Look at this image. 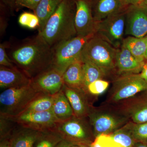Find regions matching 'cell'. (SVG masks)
<instances>
[{"label":"cell","instance_id":"1","mask_svg":"<svg viewBox=\"0 0 147 147\" xmlns=\"http://www.w3.org/2000/svg\"><path fill=\"white\" fill-rule=\"evenodd\" d=\"M9 56L16 66L31 79L53 66V48L38 34L26 40Z\"/></svg>","mask_w":147,"mask_h":147},{"label":"cell","instance_id":"2","mask_svg":"<svg viewBox=\"0 0 147 147\" xmlns=\"http://www.w3.org/2000/svg\"><path fill=\"white\" fill-rule=\"evenodd\" d=\"M74 0H62L38 34L54 48L63 41L76 36Z\"/></svg>","mask_w":147,"mask_h":147},{"label":"cell","instance_id":"3","mask_svg":"<svg viewBox=\"0 0 147 147\" xmlns=\"http://www.w3.org/2000/svg\"><path fill=\"white\" fill-rule=\"evenodd\" d=\"M43 94L37 90L31 83L25 86L5 90L0 94L1 117H9L18 115L33 100Z\"/></svg>","mask_w":147,"mask_h":147},{"label":"cell","instance_id":"4","mask_svg":"<svg viewBox=\"0 0 147 147\" xmlns=\"http://www.w3.org/2000/svg\"><path fill=\"white\" fill-rule=\"evenodd\" d=\"M117 52V49L94 34L84 45L81 57L107 72L116 68Z\"/></svg>","mask_w":147,"mask_h":147},{"label":"cell","instance_id":"5","mask_svg":"<svg viewBox=\"0 0 147 147\" xmlns=\"http://www.w3.org/2000/svg\"><path fill=\"white\" fill-rule=\"evenodd\" d=\"M94 35L87 36H76L56 45L53 48L52 67L63 74L70 65L81 59L84 45Z\"/></svg>","mask_w":147,"mask_h":147},{"label":"cell","instance_id":"6","mask_svg":"<svg viewBox=\"0 0 147 147\" xmlns=\"http://www.w3.org/2000/svg\"><path fill=\"white\" fill-rule=\"evenodd\" d=\"M126 9L96 23L95 34L116 49L121 46L124 38Z\"/></svg>","mask_w":147,"mask_h":147},{"label":"cell","instance_id":"7","mask_svg":"<svg viewBox=\"0 0 147 147\" xmlns=\"http://www.w3.org/2000/svg\"><path fill=\"white\" fill-rule=\"evenodd\" d=\"M5 118L21 126L40 131L55 130L60 122L52 110L37 113H23L17 116Z\"/></svg>","mask_w":147,"mask_h":147},{"label":"cell","instance_id":"8","mask_svg":"<svg viewBox=\"0 0 147 147\" xmlns=\"http://www.w3.org/2000/svg\"><path fill=\"white\" fill-rule=\"evenodd\" d=\"M125 35L137 38L147 36V6L140 4L127 7Z\"/></svg>","mask_w":147,"mask_h":147},{"label":"cell","instance_id":"9","mask_svg":"<svg viewBox=\"0 0 147 147\" xmlns=\"http://www.w3.org/2000/svg\"><path fill=\"white\" fill-rule=\"evenodd\" d=\"M76 6L75 28L77 36H87L95 33L96 22L93 15L92 0H74Z\"/></svg>","mask_w":147,"mask_h":147},{"label":"cell","instance_id":"10","mask_svg":"<svg viewBox=\"0 0 147 147\" xmlns=\"http://www.w3.org/2000/svg\"><path fill=\"white\" fill-rule=\"evenodd\" d=\"M146 90H147V82L142 79L140 74H126L116 81L112 99L117 102L132 97Z\"/></svg>","mask_w":147,"mask_h":147},{"label":"cell","instance_id":"11","mask_svg":"<svg viewBox=\"0 0 147 147\" xmlns=\"http://www.w3.org/2000/svg\"><path fill=\"white\" fill-rule=\"evenodd\" d=\"M82 118L74 116L71 118L59 122L55 130L63 139L76 144L87 142L89 136L88 130Z\"/></svg>","mask_w":147,"mask_h":147},{"label":"cell","instance_id":"12","mask_svg":"<svg viewBox=\"0 0 147 147\" xmlns=\"http://www.w3.org/2000/svg\"><path fill=\"white\" fill-rule=\"evenodd\" d=\"M31 84L39 92L54 95L63 86V74L52 67L32 79Z\"/></svg>","mask_w":147,"mask_h":147},{"label":"cell","instance_id":"13","mask_svg":"<svg viewBox=\"0 0 147 147\" xmlns=\"http://www.w3.org/2000/svg\"><path fill=\"white\" fill-rule=\"evenodd\" d=\"M89 115L90 123L96 136L108 134L118 128L123 120L110 114L92 113Z\"/></svg>","mask_w":147,"mask_h":147},{"label":"cell","instance_id":"14","mask_svg":"<svg viewBox=\"0 0 147 147\" xmlns=\"http://www.w3.org/2000/svg\"><path fill=\"white\" fill-rule=\"evenodd\" d=\"M32 79L18 67L0 66V88L2 89L25 86L31 84Z\"/></svg>","mask_w":147,"mask_h":147},{"label":"cell","instance_id":"15","mask_svg":"<svg viewBox=\"0 0 147 147\" xmlns=\"http://www.w3.org/2000/svg\"><path fill=\"white\" fill-rule=\"evenodd\" d=\"M145 63L134 57L123 45L117 49L115 66L119 73L128 74L136 73L142 69Z\"/></svg>","mask_w":147,"mask_h":147},{"label":"cell","instance_id":"16","mask_svg":"<svg viewBox=\"0 0 147 147\" xmlns=\"http://www.w3.org/2000/svg\"><path fill=\"white\" fill-rule=\"evenodd\" d=\"M127 6L121 0H95L92 2L94 18L97 22L125 9Z\"/></svg>","mask_w":147,"mask_h":147},{"label":"cell","instance_id":"17","mask_svg":"<svg viewBox=\"0 0 147 147\" xmlns=\"http://www.w3.org/2000/svg\"><path fill=\"white\" fill-rule=\"evenodd\" d=\"M62 90L71 105L74 116L83 118L88 114V105L81 92L84 90L72 88L64 84Z\"/></svg>","mask_w":147,"mask_h":147},{"label":"cell","instance_id":"18","mask_svg":"<svg viewBox=\"0 0 147 147\" xmlns=\"http://www.w3.org/2000/svg\"><path fill=\"white\" fill-rule=\"evenodd\" d=\"M64 84L70 88L84 90L83 62L82 59L70 65L63 74Z\"/></svg>","mask_w":147,"mask_h":147},{"label":"cell","instance_id":"19","mask_svg":"<svg viewBox=\"0 0 147 147\" xmlns=\"http://www.w3.org/2000/svg\"><path fill=\"white\" fill-rule=\"evenodd\" d=\"M21 127L11 136V147H34L42 131Z\"/></svg>","mask_w":147,"mask_h":147},{"label":"cell","instance_id":"20","mask_svg":"<svg viewBox=\"0 0 147 147\" xmlns=\"http://www.w3.org/2000/svg\"><path fill=\"white\" fill-rule=\"evenodd\" d=\"M52 110L60 122L67 120L74 116L71 105L62 89L55 95Z\"/></svg>","mask_w":147,"mask_h":147},{"label":"cell","instance_id":"21","mask_svg":"<svg viewBox=\"0 0 147 147\" xmlns=\"http://www.w3.org/2000/svg\"><path fill=\"white\" fill-rule=\"evenodd\" d=\"M147 43V36L142 38L127 36L124 38L122 45L139 61L145 63L146 60Z\"/></svg>","mask_w":147,"mask_h":147},{"label":"cell","instance_id":"22","mask_svg":"<svg viewBox=\"0 0 147 147\" xmlns=\"http://www.w3.org/2000/svg\"><path fill=\"white\" fill-rule=\"evenodd\" d=\"M62 0H41L34 11L39 20L38 32L42 31L47 21Z\"/></svg>","mask_w":147,"mask_h":147},{"label":"cell","instance_id":"23","mask_svg":"<svg viewBox=\"0 0 147 147\" xmlns=\"http://www.w3.org/2000/svg\"><path fill=\"white\" fill-rule=\"evenodd\" d=\"M81 59L83 62L84 90H86L87 87L90 84L102 79L107 72L88 60L82 57Z\"/></svg>","mask_w":147,"mask_h":147},{"label":"cell","instance_id":"24","mask_svg":"<svg viewBox=\"0 0 147 147\" xmlns=\"http://www.w3.org/2000/svg\"><path fill=\"white\" fill-rule=\"evenodd\" d=\"M54 99L55 95L44 94L40 95L33 100L22 113H37L52 110Z\"/></svg>","mask_w":147,"mask_h":147},{"label":"cell","instance_id":"25","mask_svg":"<svg viewBox=\"0 0 147 147\" xmlns=\"http://www.w3.org/2000/svg\"><path fill=\"white\" fill-rule=\"evenodd\" d=\"M62 139L56 130L42 131L34 147H55Z\"/></svg>","mask_w":147,"mask_h":147},{"label":"cell","instance_id":"26","mask_svg":"<svg viewBox=\"0 0 147 147\" xmlns=\"http://www.w3.org/2000/svg\"><path fill=\"white\" fill-rule=\"evenodd\" d=\"M110 135L115 142L124 147H134L136 143L129 128L127 130L121 129L117 130Z\"/></svg>","mask_w":147,"mask_h":147},{"label":"cell","instance_id":"27","mask_svg":"<svg viewBox=\"0 0 147 147\" xmlns=\"http://www.w3.org/2000/svg\"><path fill=\"white\" fill-rule=\"evenodd\" d=\"M130 114L135 123L147 122V100L134 105L130 110Z\"/></svg>","mask_w":147,"mask_h":147},{"label":"cell","instance_id":"28","mask_svg":"<svg viewBox=\"0 0 147 147\" xmlns=\"http://www.w3.org/2000/svg\"><path fill=\"white\" fill-rule=\"evenodd\" d=\"M18 23L22 26L30 29L39 27V20L35 13L24 12L21 13L18 18Z\"/></svg>","mask_w":147,"mask_h":147},{"label":"cell","instance_id":"29","mask_svg":"<svg viewBox=\"0 0 147 147\" xmlns=\"http://www.w3.org/2000/svg\"><path fill=\"white\" fill-rule=\"evenodd\" d=\"M129 129L135 142L147 144V122L136 124Z\"/></svg>","mask_w":147,"mask_h":147},{"label":"cell","instance_id":"30","mask_svg":"<svg viewBox=\"0 0 147 147\" xmlns=\"http://www.w3.org/2000/svg\"><path fill=\"white\" fill-rule=\"evenodd\" d=\"M109 83L102 79H98L92 82L88 86L86 90L94 95L101 94L109 87Z\"/></svg>","mask_w":147,"mask_h":147},{"label":"cell","instance_id":"31","mask_svg":"<svg viewBox=\"0 0 147 147\" xmlns=\"http://www.w3.org/2000/svg\"><path fill=\"white\" fill-rule=\"evenodd\" d=\"M7 46L8 45L6 42L1 43L0 45V65L9 68L17 67L7 54L6 49Z\"/></svg>","mask_w":147,"mask_h":147},{"label":"cell","instance_id":"32","mask_svg":"<svg viewBox=\"0 0 147 147\" xmlns=\"http://www.w3.org/2000/svg\"><path fill=\"white\" fill-rule=\"evenodd\" d=\"M95 140L102 147H123L115 142L110 137V134H102L98 135L96 136Z\"/></svg>","mask_w":147,"mask_h":147},{"label":"cell","instance_id":"33","mask_svg":"<svg viewBox=\"0 0 147 147\" xmlns=\"http://www.w3.org/2000/svg\"><path fill=\"white\" fill-rule=\"evenodd\" d=\"M41 0H16L15 7H22L34 11Z\"/></svg>","mask_w":147,"mask_h":147},{"label":"cell","instance_id":"34","mask_svg":"<svg viewBox=\"0 0 147 147\" xmlns=\"http://www.w3.org/2000/svg\"><path fill=\"white\" fill-rule=\"evenodd\" d=\"M78 145L73 142L63 139L59 142L55 147H77Z\"/></svg>","mask_w":147,"mask_h":147},{"label":"cell","instance_id":"35","mask_svg":"<svg viewBox=\"0 0 147 147\" xmlns=\"http://www.w3.org/2000/svg\"><path fill=\"white\" fill-rule=\"evenodd\" d=\"M11 139L10 135L1 139L0 147H11Z\"/></svg>","mask_w":147,"mask_h":147},{"label":"cell","instance_id":"36","mask_svg":"<svg viewBox=\"0 0 147 147\" xmlns=\"http://www.w3.org/2000/svg\"><path fill=\"white\" fill-rule=\"evenodd\" d=\"M124 4L126 6L142 4L143 0H121Z\"/></svg>","mask_w":147,"mask_h":147},{"label":"cell","instance_id":"37","mask_svg":"<svg viewBox=\"0 0 147 147\" xmlns=\"http://www.w3.org/2000/svg\"><path fill=\"white\" fill-rule=\"evenodd\" d=\"M3 3L7 6L9 7L11 9H12L15 7V3L16 0H1Z\"/></svg>","mask_w":147,"mask_h":147},{"label":"cell","instance_id":"38","mask_svg":"<svg viewBox=\"0 0 147 147\" xmlns=\"http://www.w3.org/2000/svg\"><path fill=\"white\" fill-rule=\"evenodd\" d=\"M141 77L147 82V63H145L142 69V72L140 74Z\"/></svg>","mask_w":147,"mask_h":147},{"label":"cell","instance_id":"39","mask_svg":"<svg viewBox=\"0 0 147 147\" xmlns=\"http://www.w3.org/2000/svg\"><path fill=\"white\" fill-rule=\"evenodd\" d=\"M134 147H147V144L137 142V143H135Z\"/></svg>","mask_w":147,"mask_h":147},{"label":"cell","instance_id":"40","mask_svg":"<svg viewBox=\"0 0 147 147\" xmlns=\"http://www.w3.org/2000/svg\"><path fill=\"white\" fill-rule=\"evenodd\" d=\"M90 147H102L101 146H100V145L99 144V143H98L96 141V140L95 139L94 142H92L91 144H90Z\"/></svg>","mask_w":147,"mask_h":147},{"label":"cell","instance_id":"41","mask_svg":"<svg viewBox=\"0 0 147 147\" xmlns=\"http://www.w3.org/2000/svg\"><path fill=\"white\" fill-rule=\"evenodd\" d=\"M142 4L147 7V0H143Z\"/></svg>","mask_w":147,"mask_h":147},{"label":"cell","instance_id":"42","mask_svg":"<svg viewBox=\"0 0 147 147\" xmlns=\"http://www.w3.org/2000/svg\"><path fill=\"white\" fill-rule=\"evenodd\" d=\"M77 147H89L87 146H85V145L82 144V145H78L77 146Z\"/></svg>","mask_w":147,"mask_h":147},{"label":"cell","instance_id":"43","mask_svg":"<svg viewBox=\"0 0 147 147\" xmlns=\"http://www.w3.org/2000/svg\"><path fill=\"white\" fill-rule=\"evenodd\" d=\"M146 60L147 61V43Z\"/></svg>","mask_w":147,"mask_h":147},{"label":"cell","instance_id":"44","mask_svg":"<svg viewBox=\"0 0 147 147\" xmlns=\"http://www.w3.org/2000/svg\"></svg>","mask_w":147,"mask_h":147}]
</instances>
